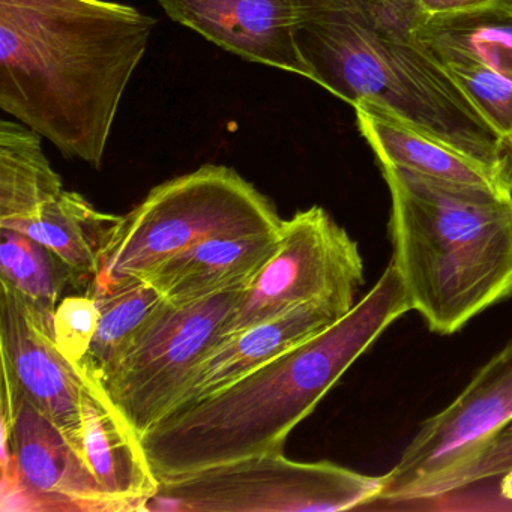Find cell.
<instances>
[{"label":"cell","instance_id":"11","mask_svg":"<svg viewBox=\"0 0 512 512\" xmlns=\"http://www.w3.org/2000/svg\"><path fill=\"white\" fill-rule=\"evenodd\" d=\"M0 349L4 388L28 398L85 458L82 371L59 350L53 317L7 284L0 296Z\"/></svg>","mask_w":512,"mask_h":512},{"label":"cell","instance_id":"18","mask_svg":"<svg viewBox=\"0 0 512 512\" xmlns=\"http://www.w3.org/2000/svg\"><path fill=\"white\" fill-rule=\"evenodd\" d=\"M118 218L97 211L79 193L64 190L31 217L0 227L25 233L49 248L70 269L74 283L86 284L89 289L97 274L104 236Z\"/></svg>","mask_w":512,"mask_h":512},{"label":"cell","instance_id":"21","mask_svg":"<svg viewBox=\"0 0 512 512\" xmlns=\"http://www.w3.org/2000/svg\"><path fill=\"white\" fill-rule=\"evenodd\" d=\"M0 283L53 317L61 293L74 278L49 248L25 233L0 227Z\"/></svg>","mask_w":512,"mask_h":512},{"label":"cell","instance_id":"17","mask_svg":"<svg viewBox=\"0 0 512 512\" xmlns=\"http://www.w3.org/2000/svg\"><path fill=\"white\" fill-rule=\"evenodd\" d=\"M415 35L439 62L475 61L512 82V0L428 14Z\"/></svg>","mask_w":512,"mask_h":512},{"label":"cell","instance_id":"25","mask_svg":"<svg viewBox=\"0 0 512 512\" xmlns=\"http://www.w3.org/2000/svg\"><path fill=\"white\" fill-rule=\"evenodd\" d=\"M425 13L434 14L455 13V11L467 10L476 5L485 4L488 0H418Z\"/></svg>","mask_w":512,"mask_h":512},{"label":"cell","instance_id":"23","mask_svg":"<svg viewBox=\"0 0 512 512\" xmlns=\"http://www.w3.org/2000/svg\"><path fill=\"white\" fill-rule=\"evenodd\" d=\"M100 322V308L94 296L77 295L61 299L53 316V334L59 350L74 364L85 359Z\"/></svg>","mask_w":512,"mask_h":512},{"label":"cell","instance_id":"9","mask_svg":"<svg viewBox=\"0 0 512 512\" xmlns=\"http://www.w3.org/2000/svg\"><path fill=\"white\" fill-rule=\"evenodd\" d=\"M512 422V338L418 433L385 475L380 499L421 500L451 493L455 481Z\"/></svg>","mask_w":512,"mask_h":512},{"label":"cell","instance_id":"16","mask_svg":"<svg viewBox=\"0 0 512 512\" xmlns=\"http://www.w3.org/2000/svg\"><path fill=\"white\" fill-rule=\"evenodd\" d=\"M278 230L206 239L170 257L142 280L157 287L169 302L196 301L247 287L277 250Z\"/></svg>","mask_w":512,"mask_h":512},{"label":"cell","instance_id":"1","mask_svg":"<svg viewBox=\"0 0 512 512\" xmlns=\"http://www.w3.org/2000/svg\"><path fill=\"white\" fill-rule=\"evenodd\" d=\"M155 25L106 0H0V109L100 169Z\"/></svg>","mask_w":512,"mask_h":512},{"label":"cell","instance_id":"22","mask_svg":"<svg viewBox=\"0 0 512 512\" xmlns=\"http://www.w3.org/2000/svg\"><path fill=\"white\" fill-rule=\"evenodd\" d=\"M478 110L512 163V82L475 61L439 62Z\"/></svg>","mask_w":512,"mask_h":512},{"label":"cell","instance_id":"6","mask_svg":"<svg viewBox=\"0 0 512 512\" xmlns=\"http://www.w3.org/2000/svg\"><path fill=\"white\" fill-rule=\"evenodd\" d=\"M385 475L370 476L331 461L302 463L257 455L160 481L146 512H337L382 497Z\"/></svg>","mask_w":512,"mask_h":512},{"label":"cell","instance_id":"12","mask_svg":"<svg viewBox=\"0 0 512 512\" xmlns=\"http://www.w3.org/2000/svg\"><path fill=\"white\" fill-rule=\"evenodd\" d=\"M353 109L359 133L377 163L512 199V164L508 158L473 154L371 101H359Z\"/></svg>","mask_w":512,"mask_h":512},{"label":"cell","instance_id":"8","mask_svg":"<svg viewBox=\"0 0 512 512\" xmlns=\"http://www.w3.org/2000/svg\"><path fill=\"white\" fill-rule=\"evenodd\" d=\"M271 259L242 290L218 341L284 311L323 302L340 313L355 307L364 286V260L352 239L322 206H311L283 220Z\"/></svg>","mask_w":512,"mask_h":512},{"label":"cell","instance_id":"24","mask_svg":"<svg viewBox=\"0 0 512 512\" xmlns=\"http://www.w3.org/2000/svg\"><path fill=\"white\" fill-rule=\"evenodd\" d=\"M508 473H512V422L502 433L497 434L481 457L455 481L452 491Z\"/></svg>","mask_w":512,"mask_h":512},{"label":"cell","instance_id":"2","mask_svg":"<svg viewBox=\"0 0 512 512\" xmlns=\"http://www.w3.org/2000/svg\"><path fill=\"white\" fill-rule=\"evenodd\" d=\"M412 310L395 263L334 325L211 397L179 407L142 440L160 481L257 455L283 454L287 437L374 341Z\"/></svg>","mask_w":512,"mask_h":512},{"label":"cell","instance_id":"14","mask_svg":"<svg viewBox=\"0 0 512 512\" xmlns=\"http://www.w3.org/2000/svg\"><path fill=\"white\" fill-rule=\"evenodd\" d=\"M343 316L346 314L340 313L332 305L307 302L223 338L197 365L173 410L217 394L325 331Z\"/></svg>","mask_w":512,"mask_h":512},{"label":"cell","instance_id":"19","mask_svg":"<svg viewBox=\"0 0 512 512\" xmlns=\"http://www.w3.org/2000/svg\"><path fill=\"white\" fill-rule=\"evenodd\" d=\"M64 191L41 136L17 122L0 124V226L31 217Z\"/></svg>","mask_w":512,"mask_h":512},{"label":"cell","instance_id":"4","mask_svg":"<svg viewBox=\"0 0 512 512\" xmlns=\"http://www.w3.org/2000/svg\"><path fill=\"white\" fill-rule=\"evenodd\" d=\"M392 262L431 332L457 334L512 296V199L379 164Z\"/></svg>","mask_w":512,"mask_h":512},{"label":"cell","instance_id":"13","mask_svg":"<svg viewBox=\"0 0 512 512\" xmlns=\"http://www.w3.org/2000/svg\"><path fill=\"white\" fill-rule=\"evenodd\" d=\"M170 19L254 64L307 77L293 0H158Z\"/></svg>","mask_w":512,"mask_h":512},{"label":"cell","instance_id":"15","mask_svg":"<svg viewBox=\"0 0 512 512\" xmlns=\"http://www.w3.org/2000/svg\"><path fill=\"white\" fill-rule=\"evenodd\" d=\"M82 391V436L85 460L100 484L128 511H143L160 487L142 440L116 409L100 380L86 373Z\"/></svg>","mask_w":512,"mask_h":512},{"label":"cell","instance_id":"5","mask_svg":"<svg viewBox=\"0 0 512 512\" xmlns=\"http://www.w3.org/2000/svg\"><path fill=\"white\" fill-rule=\"evenodd\" d=\"M274 203L226 166L200 167L155 187L107 230L88 295L142 280L161 263L212 238L280 229Z\"/></svg>","mask_w":512,"mask_h":512},{"label":"cell","instance_id":"10","mask_svg":"<svg viewBox=\"0 0 512 512\" xmlns=\"http://www.w3.org/2000/svg\"><path fill=\"white\" fill-rule=\"evenodd\" d=\"M4 511L130 512L98 481L85 458L19 392H2Z\"/></svg>","mask_w":512,"mask_h":512},{"label":"cell","instance_id":"20","mask_svg":"<svg viewBox=\"0 0 512 512\" xmlns=\"http://www.w3.org/2000/svg\"><path fill=\"white\" fill-rule=\"evenodd\" d=\"M100 308L97 334L80 367L100 379L166 307L163 293L146 280H133L94 296Z\"/></svg>","mask_w":512,"mask_h":512},{"label":"cell","instance_id":"7","mask_svg":"<svg viewBox=\"0 0 512 512\" xmlns=\"http://www.w3.org/2000/svg\"><path fill=\"white\" fill-rule=\"evenodd\" d=\"M244 289L196 301L167 302L98 379L140 437L175 409L197 365L220 340Z\"/></svg>","mask_w":512,"mask_h":512},{"label":"cell","instance_id":"3","mask_svg":"<svg viewBox=\"0 0 512 512\" xmlns=\"http://www.w3.org/2000/svg\"><path fill=\"white\" fill-rule=\"evenodd\" d=\"M308 79L355 106L371 101L485 158H506L493 131L415 35L418 0H293ZM512 164V163H511Z\"/></svg>","mask_w":512,"mask_h":512}]
</instances>
